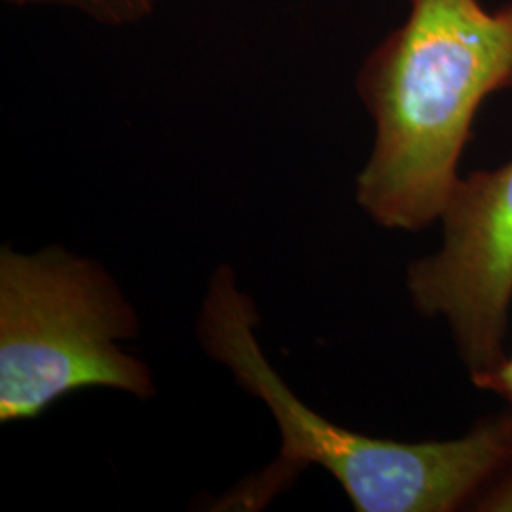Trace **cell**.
Masks as SVG:
<instances>
[{
  "instance_id": "6da1fadb",
  "label": "cell",
  "mask_w": 512,
  "mask_h": 512,
  "mask_svg": "<svg viewBox=\"0 0 512 512\" xmlns=\"http://www.w3.org/2000/svg\"><path fill=\"white\" fill-rule=\"evenodd\" d=\"M357 90L374 147L357 202L385 228L418 232L439 219L486 97L512 90V0H410L366 57Z\"/></svg>"
},
{
  "instance_id": "7a4b0ae2",
  "label": "cell",
  "mask_w": 512,
  "mask_h": 512,
  "mask_svg": "<svg viewBox=\"0 0 512 512\" xmlns=\"http://www.w3.org/2000/svg\"><path fill=\"white\" fill-rule=\"evenodd\" d=\"M255 304L230 266L205 294L198 330L207 353L266 404L281 433V454L262 475L228 495L219 509L255 511L308 465H319L359 512H450L473 501L512 467V414L480 423L446 442L374 439L334 425L302 403L256 342Z\"/></svg>"
},
{
  "instance_id": "3957f363",
  "label": "cell",
  "mask_w": 512,
  "mask_h": 512,
  "mask_svg": "<svg viewBox=\"0 0 512 512\" xmlns=\"http://www.w3.org/2000/svg\"><path fill=\"white\" fill-rule=\"evenodd\" d=\"M139 319L107 270L48 247L0 251V421L35 420L80 389L154 395L147 365L118 342Z\"/></svg>"
},
{
  "instance_id": "277c9868",
  "label": "cell",
  "mask_w": 512,
  "mask_h": 512,
  "mask_svg": "<svg viewBox=\"0 0 512 512\" xmlns=\"http://www.w3.org/2000/svg\"><path fill=\"white\" fill-rule=\"evenodd\" d=\"M439 253L408 270V289L425 315H442L480 376L501 363L512 300V162L459 177L442 209Z\"/></svg>"
},
{
  "instance_id": "5b68a950",
  "label": "cell",
  "mask_w": 512,
  "mask_h": 512,
  "mask_svg": "<svg viewBox=\"0 0 512 512\" xmlns=\"http://www.w3.org/2000/svg\"><path fill=\"white\" fill-rule=\"evenodd\" d=\"M18 6H55L74 10L109 27H126L148 18L158 0H6Z\"/></svg>"
},
{
  "instance_id": "8992f818",
  "label": "cell",
  "mask_w": 512,
  "mask_h": 512,
  "mask_svg": "<svg viewBox=\"0 0 512 512\" xmlns=\"http://www.w3.org/2000/svg\"><path fill=\"white\" fill-rule=\"evenodd\" d=\"M473 382L480 389H492L512 404V355L509 359L503 357L501 363L495 365L492 370L475 376Z\"/></svg>"
}]
</instances>
